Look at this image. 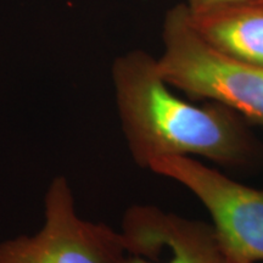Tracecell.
<instances>
[{
	"mask_svg": "<svg viewBox=\"0 0 263 263\" xmlns=\"http://www.w3.org/2000/svg\"><path fill=\"white\" fill-rule=\"evenodd\" d=\"M163 52L156 59L170 87L206 99L263 127V67L232 59L210 47L190 25L185 5L167 12Z\"/></svg>",
	"mask_w": 263,
	"mask_h": 263,
	"instance_id": "2",
	"label": "cell"
},
{
	"mask_svg": "<svg viewBox=\"0 0 263 263\" xmlns=\"http://www.w3.org/2000/svg\"><path fill=\"white\" fill-rule=\"evenodd\" d=\"M112 77L124 137L141 167L192 156L244 167L259 157L261 150L239 114L221 104L196 106L178 98L146 52L118 58Z\"/></svg>",
	"mask_w": 263,
	"mask_h": 263,
	"instance_id": "1",
	"label": "cell"
},
{
	"mask_svg": "<svg viewBox=\"0 0 263 263\" xmlns=\"http://www.w3.org/2000/svg\"><path fill=\"white\" fill-rule=\"evenodd\" d=\"M255 2V0H186V6L193 11H199V10H205L209 8L226 4H235V3H246Z\"/></svg>",
	"mask_w": 263,
	"mask_h": 263,
	"instance_id": "7",
	"label": "cell"
},
{
	"mask_svg": "<svg viewBox=\"0 0 263 263\" xmlns=\"http://www.w3.org/2000/svg\"><path fill=\"white\" fill-rule=\"evenodd\" d=\"M128 255L122 233L78 217L62 177L49 186L45 221L37 234L0 244V263H124Z\"/></svg>",
	"mask_w": 263,
	"mask_h": 263,
	"instance_id": "3",
	"label": "cell"
},
{
	"mask_svg": "<svg viewBox=\"0 0 263 263\" xmlns=\"http://www.w3.org/2000/svg\"><path fill=\"white\" fill-rule=\"evenodd\" d=\"M186 10L190 25L210 47L235 60L263 67L262 3H235L199 11L186 6Z\"/></svg>",
	"mask_w": 263,
	"mask_h": 263,
	"instance_id": "6",
	"label": "cell"
},
{
	"mask_svg": "<svg viewBox=\"0 0 263 263\" xmlns=\"http://www.w3.org/2000/svg\"><path fill=\"white\" fill-rule=\"evenodd\" d=\"M121 233L129 254L124 263H245L213 226L157 207H132Z\"/></svg>",
	"mask_w": 263,
	"mask_h": 263,
	"instance_id": "5",
	"label": "cell"
},
{
	"mask_svg": "<svg viewBox=\"0 0 263 263\" xmlns=\"http://www.w3.org/2000/svg\"><path fill=\"white\" fill-rule=\"evenodd\" d=\"M149 170L176 180L201 201L213 228L236 257L263 261V190L240 184L192 157H166Z\"/></svg>",
	"mask_w": 263,
	"mask_h": 263,
	"instance_id": "4",
	"label": "cell"
},
{
	"mask_svg": "<svg viewBox=\"0 0 263 263\" xmlns=\"http://www.w3.org/2000/svg\"><path fill=\"white\" fill-rule=\"evenodd\" d=\"M255 2H259V3H262V4H263V0H255Z\"/></svg>",
	"mask_w": 263,
	"mask_h": 263,
	"instance_id": "8",
	"label": "cell"
}]
</instances>
